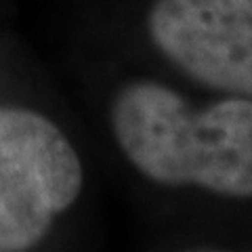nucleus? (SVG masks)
I'll list each match as a JSON object with an SVG mask.
<instances>
[{"mask_svg":"<svg viewBox=\"0 0 252 252\" xmlns=\"http://www.w3.org/2000/svg\"><path fill=\"white\" fill-rule=\"evenodd\" d=\"M84 189V164L57 122L0 103V252H26L49 238Z\"/></svg>","mask_w":252,"mask_h":252,"instance_id":"2","label":"nucleus"},{"mask_svg":"<svg viewBox=\"0 0 252 252\" xmlns=\"http://www.w3.org/2000/svg\"><path fill=\"white\" fill-rule=\"evenodd\" d=\"M109 126L122 156L152 183L252 198V99L195 105L164 82L132 78L114 93Z\"/></svg>","mask_w":252,"mask_h":252,"instance_id":"1","label":"nucleus"},{"mask_svg":"<svg viewBox=\"0 0 252 252\" xmlns=\"http://www.w3.org/2000/svg\"><path fill=\"white\" fill-rule=\"evenodd\" d=\"M147 34L191 80L252 99V0H154Z\"/></svg>","mask_w":252,"mask_h":252,"instance_id":"3","label":"nucleus"}]
</instances>
